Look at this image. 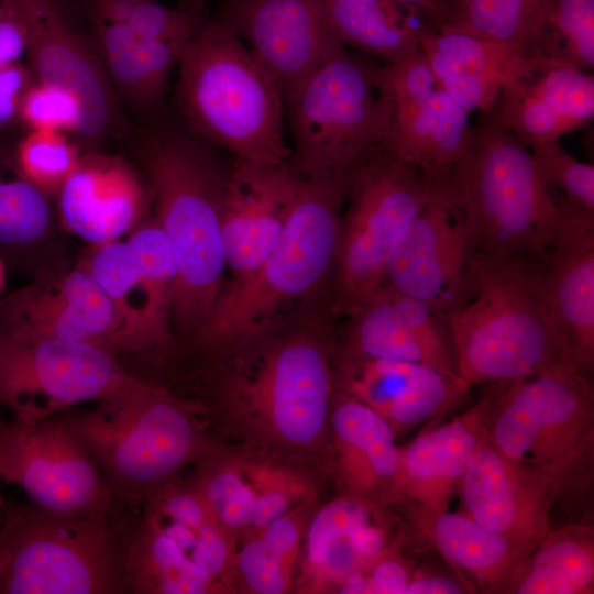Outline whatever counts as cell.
Segmentation results:
<instances>
[{"mask_svg":"<svg viewBox=\"0 0 594 594\" xmlns=\"http://www.w3.org/2000/svg\"><path fill=\"white\" fill-rule=\"evenodd\" d=\"M384 516L369 497L342 496L312 513L304 536L295 586L304 593L338 592L388 550Z\"/></svg>","mask_w":594,"mask_h":594,"instance_id":"obj_23","label":"cell"},{"mask_svg":"<svg viewBox=\"0 0 594 594\" xmlns=\"http://www.w3.org/2000/svg\"><path fill=\"white\" fill-rule=\"evenodd\" d=\"M0 331L22 339L91 342L114 351L120 320L110 297L85 266L50 287H30L9 298L0 311Z\"/></svg>","mask_w":594,"mask_h":594,"instance_id":"obj_24","label":"cell"},{"mask_svg":"<svg viewBox=\"0 0 594 594\" xmlns=\"http://www.w3.org/2000/svg\"><path fill=\"white\" fill-rule=\"evenodd\" d=\"M345 170L299 174V194L284 230L254 271L222 288L195 330L200 348L231 354L265 337L292 305L320 284L334 265Z\"/></svg>","mask_w":594,"mask_h":594,"instance_id":"obj_2","label":"cell"},{"mask_svg":"<svg viewBox=\"0 0 594 594\" xmlns=\"http://www.w3.org/2000/svg\"><path fill=\"white\" fill-rule=\"evenodd\" d=\"M411 518L448 561L492 591L504 592L536 548L488 529L466 514L413 506Z\"/></svg>","mask_w":594,"mask_h":594,"instance_id":"obj_34","label":"cell"},{"mask_svg":"<svg viewBox=\"0 0 594 594\" xmlns=\"http://www.w3.org/2000/svg\"><path fill=\"white\" fill-rule=\"evenodd\" d=\"M177 66L175 100L189 130L234 160L289 163L283 94L231 28L207 21Z\"/></svg>","mask_w":594,"mask_h":594,"instance_id":"obj_4","label":"cell"},{"mask_svg":"<svg viewBox=\"0 0 594 594\" xmlns=\"http://www.w3.org/2000/svg\"><path fill=\"white\" fill-rule=\"evenodd\" d=\"M0 477L46 510L112 520L134 515L117 503L90 452L57 415L0 422Z\"/></svg>","mask_w":594,"mask_h":594,"instance_id":"obj_13","label":"cell"},{"mask_svg":"<svg viewBox=\"0 0 594 594\" xmlns=\"http://www.w3.org/2000/svg\"><path fill=\"white\" fill-rule=\"evenodd\" d=\"M199 404L136 377L89 410L56 414L90 452L117 503L136 514L145 499L213 443Z\"/></svg>","mask_w":594,"mask_h":594,"instance_id":"obj_6","label":"cell"},{"mask_svg":"<svg viewBox=\"0 0 594 594\" xmlns=\"http://www.w3.org/2000/svg\"><path fill=\"white\" fill-rule=\"evenodd\" d=\"M437 82L469 113L488 114L502 90L540 65L552 62L497 41L429 29L419 41Z\"/></svg>","mask_w":594,"mask_h":594,"instance_id":"obj_30","label":"cell"},{"mask_svg":"<svg viewBox=\"0 0 594 594\" xmlns=\"http://www.w3.org/2000/svg\"><path fill=\"white\" fill-rule=\"evenodd\" d=\"M1 569H2V551H1V548H0V572H1Z\"/></svg>","mask_w":594,"mask_h":594,"instance_id":"obj_53","label":"cell"},{"mask_svg":"<svg viewBox=\"0 0 594 594\" xmlns=\"http://www.w3.org/2000/svg\"><path fill=\"white\" fill-rule=\"evenodd\" d=\"M51 208L47 195L25 179L0 168V249H21L37 243L47 232Z\"/></svg>","mask_w":594,"mask_h":594,"instance_id":"obj_39","label":"cell"},{"mask_svg":"<svg viewBox=\"0 0 594 594\" xmlns=\"http://www.w3.org/2000/svg\"><path fill=\"white\" fill-rule=\"evenodd\" d=\"M498 388L462 415L421 432L400 449L399 466L388 491L430 513L449 509L466 466L485 438Z\"/></svg>","mask_w":594,"mask_h":594,"instance_id":"obj_27","label":"cell"},{"mask_svg":"<svg viewBox=\"0 0 594 594\" xmlns=\"http://www.w3.org/2000/svg\"><path fill=\"white\" fill-rule=\"evenodd\" d=\"M312 501L241 539L234 556V576L251 593L283 594L296 582L298 560Z\"/></svg>","mask_w":594,"mask_h":594,"instance_id":"obj_38","label":"cell"},{"mask_svg":"<svg viewBox=\"0 0 594 594\" xmlns=\"http://www.w3.org/2000/svg\"><path fill=\"white\" fill-rule=\"evenodd\" d=\"M219 21L245 42L283 96L345 46L322 0H228Z\"/></svg>","mask_w":594,"mask_h":594,"instance_id":"obj_20","label":"cell"},{"mask_svg":"<svg viewBox=\"0 0 594 594\" xmlns=\"http://www.w3.org/2000/svg\"><path fill=\"white\" fill-rule=\"evenodd\" d=\"M383 72L393 108L383 148L444 183L472 145L469 112L439 86L420 48Z\"/></svg>","mask_w":594,"mask_h":594,"instance_id":"obj_16","label":"cell"},{"mask_svg":"<svg viewBox=\"0 0 594 594\" xmlns=\"http://www.w3.org/2000/svg\"><path fill=\"white\" fill-rule=\"evenodd\" d=\"M80 158L76 144L66 133L32 130L21 141L14 163L25 179L48 196L57 193Z\"/></svg>","mask_w":594,"mask_h":594,"instance_id":"obj_40","label":"cell"},{"mask_svg":"<svg viewBox=\"0 0 594 594\" xmlns=\"http://www.w3.org/2000/svg\"><path fill=\"white\" fill-rule=\"evenodd\" d=\"M235 548L193 481L177 475L135 515L125 556L129 594L229 593Z\"/></svg>","mask_w":594,"mask_h":594,"instance_id":"obj_11","label":"cell"},{"mask_svg":"<svg viewBox=\"0 0 594 594\" xmlns=\"http://www.w3.org/2000/svg\"><path fill=\"white\" fill-rule=\"evenodd\" d=\"M2 501H3V497L0 495V524H1V507H2Z\"/></svg>","mask_w":594,"mask_h":594,"instance_id":"obj_52","label":"cell"},{"mask_svg":"<svg viewBox=\"0 0 594 594\" xmlns=\"http://www.w3.org/2000/svg\"><path fill=\"white\" fill-rule=\"evenodd\" d=\"M37 81L62 88L79 103L77 136L99 140L119 127L114 89L100 56L75 23L65 0H16Z\"/></svg>","mask_w":594,"mask_h":594,"instance_id":"obj_17","label":"cell"},{"mask_svg":"<svg viewBox=\"0 0 594 594\" xmlns=\"http://www.w3.org/2000/svg\"><path fill=\"white\" fill-rule=\"evenodd\" d=\"M542 258L547 308L572 369L594 362V218L561 235Z\"/></svg>","mask_w":594,"mask_h":594,"instance_id":"obj_31","label":"cell"},{"mask_svg":"<svg viewBox=\"0 0 594 594\" xmlns=\"http://www.w3.org/2000/svg\"><path fill=\"white\" fill-rule=\"evenodd\" d=\"M594 583V534L590 526L549 529L520 564L505 593L583 594Z\"/></svg>","mask_w":594,"mask_h":594,"instance_id":"obj_37","label":"cell"},{"mask_svg":"<svg viewBox=\"0 0 594 594\" xmlns=\"http://www.w3.org/2000/svg\"><path fill=\"white\" fill-rule=\"evenodd\" d=\"M350 318L345 353L421 363L459 376L444 320L425 302L384 284Z\"/></svg>","mask_w":594,"mask_h":594,"instance_id":"obj_26","label":"cell"},{"mask_svg":"<svg viewBox=\"0 0 594 594\" xmlns=\"http://www.w3.org/2000/svg\"><path fill=\"white\" fill-rule=\"evenodd\" d=\"M473 253L486 257L544 256L593 213L557 198L530 148L492 114L475 127L466 156L443 183Z\"/></svg>","mask_w":594,"mask_h":594,"instance_id":"obj_1","label":"cell"},{"mask_svg":"<svg viewBox=\"0 0 594 594\" xmlns=\"http://www.w3.org/2000/svg\"><path fill=\"white\" fill-rule=\"evenodd\" d=\"M0 355L3 406L24 422L109 400L138 377L113 350L91 342L22 339L0 331Z\"/></svg>","mask_w":594,"mask_h":594,"instance_id":"obj_14","label":"cell"},{"mask_svg":"<svg viewBox=\"0 0 594 594\" xmlns=\"http://www.w3.org/2000/svg\"><path fill=\"white\" fill-rule=\"evenodd\" d=\"M462 586L455 581L438 575L413 578L405 594H459Z\"/></svg>","mask_w":594,"mask_h":594,"instance_id":"obj_47","label":"cell"},{"mask_svg":"<svg viewBox=\"0 0 594 594\" xmlns=\"http://www.w3.org/2000/svg\"><path fill=\"white\" fill-rule=\"evenodd\" d=\"M19 114L32 130L73 132L77 135L81 111L68 91L37 81L23 92Z\"/></svg>","mask_w":594,"mask_h":594,"instance_id":"obj_43","label":"cell"},{"mask_svg":"<svg viewBox=\"0 0 594 594\" xmlns=\"http://www.w3.org/2000/svg\"><path fill=\"white\" fill-rule=\"evenodd\" d=\"M215 147L178 129L152 133L141 146L156 221L177 257L173 317L194 331L220 295L227 267L221 209L231 166L221 163Z\"/></svg>","mask_w":594,"mask_h":594,"instance_id":"obj_3","label":"cell"},{"mask_svg":"<svg viewBox=\"0 0 594 594\" xmlns=\"http://www.w3.org/2000/svg\"><path fill=\"white\" fill-rule=\"evenodd\" d=\"M26 25L16 0L0 3V67L16 63L26 52Z\"/></svg>","mask_w":594,"mask_h":594,"instance_id":"obj_45","label":"cell"},{"mask_svg":"<svg viewBox=\"0 0 594 594\" xmlns=\"http://www.w3.org/2000/svg\"><path fill=\"white\" fill-rule=\"evenodd\" d=\"M195 463L194 485L237 540L314 499L308 477L279 458L224 452L213 443Z\"/></svg>","mask_w":594,"mask_h":594,"instance_id":"obj_18","label":"cell"},{"mask_svg":"<svg viewBox=\"0 0 594 594\" xmlns=\"http://www.w3.org/2000/svg\"><path fill=\"white\" fill-rule=\"evenodd\" d=\"M336 256V306L352 316L385 284L386 266L406 227L447 193L438 183L381 147L346 170Z\"/></svg>","mask_w":594,"mask_h":594,"instance_id":"obj_12","label":"cell"},{"mask_svg":"<svg viewBox=\"0 0 594 594\" xmlns=\"http://www.w3.org/2000/svg\"><path fill=\"white\" fill-rule=\"evenodd\" d=\"M397 2L422 13L427 20L435 13L440 0H396Z\"/></svg>","mask_w":594,"mask_h":594,"instance_id":"obj_48","label":"cell"},{"mask_svg":"<svg viewBox=\"0 0 594 594\" xmlns=\"http://www.w3.org/2000/svg\"><path fill=\"white\" fill-rule=\"evenodd\" d=\"M411 579L407 564L388 549L366 569L351 575L339 593L405 594Z\"/></svg>","mask_w":594,"mask_h":594,"instance_id":"obj_44","label":"cell"},{"mask_svg":"<svg viewBox=\"0 0 594 594\" xmlns=\"http://www.w3.org/2000/svg\"><path fill=\"white\" fill-rule=\"evenodd\" d=\"M490 114L528 147L559 140L593 121V74L544 63L505 87Z\"/></svg>","mask_w":594,"mask_h":594,"instance_id":"obj_28","label":"cell"},{"mask_svg":"<svg viewBox=\"0 0 594 594\" xmlns=\"http://www.w3.org/2000/svg\"><path fill=\"white\" fill-rule=\"evenodd\" d=\"M471 277L474 298L443 316L459 377L470 385L498 383L570 366L549 316L537 256L473 253Z\"/></svg>","mask_w":594,"mask_h":594,"instance_id":"obj_5","label":"cell"},{"mask_svg":"<svg viewBox=\"0 0 594 594\" xmlns=\"http://www.w3.org/2000/svg\"><path fill=\"white\" fill-rule=\"evenodd\" d=\"M87 267L117 310L116 353L163 354L169 344L178 265L158 222L139 224L127 241L96 246Z\"/></svg>","mask_w":594,"mask_h":594,"instance_id":"obj_15","label":"cell"},{"mask_svg":"<svg viewBox=\"0 0 594 594\" xmlns=\"http://www.w3.org/2000/svg\"><path fill=\"white\" fill-rule=\"evenodd\" d=\"M3 406V374H2V362L0 355V408ZM3 420L0 414V422Z\"/></svg>","mask_w":594,"mask_h":594,"instance_id":"obj_50","label":"cell"},{"mask_svg":"<svg viewBox=\"0 0 594 594\" xmlns=\"http://www.w3.org/2000/svg\"><path fill=\"white\" fill-rule=\"evenodd\" d=\"M338 382L342 393L377 413L400 433L440 416L470 384L432 366L344 353Z\"/></svg>","mask_w":594,"mask_h":594,"instance_id":"obj_25","label":"cell"},{"mask_svg":"<svg viewBox=\"0 0 594 594\" xmlns=\"http://www.w3.org/2000/svg\"><path fill=\"white\" fill-rule=\"evenodd\" d=\"M148 191V184L122 158L87 155L56 194L64 227L98 246L136 227Z\"/></svg>","mask_w":594,"mask_h":594,"instance_id":"obj_29","label":"cell"},{"mask_svg":"<svg viewBox=\"0 0 594 594\" xmlns=\"http://www.w3.org/2000/svg\"><path fill=\"white\" fill-rule=\"evenodd\" d=\"M329 427L337 464L351 494L369 497L391 490L398 472L396 433L373 409L340 393L332 402Z\"/></svg>","mask_w":594,"mask_h":594,"instance_id":"obj_32","label":"cell"},{"mask_svg":"<svg viewBox=\"0 0 594 594\" xmlns=\"http://www.w3.org/2000/svg\"><path fill=\"white\" fill-rule=\"evenodd\" d=\"M472 256L461 215L447 190L399 237L387 262L385 284L443 318L472 297Z\"/></svg>","mask_w":594,"mask_h":594,"instance_id":"obj_19","label":"cell"},{"mask_svg":"<svg viewBox=\"0 0 594 594\" xmlns=\"http://www.w3.org/2000/svg\"><path fill=\"white\" fill-rule=\"evenodd\" d=\"M530 153L542 178L565 198L594 215V166L575 160L559 140L531 145Z\"/></svg>","mask_w":594,"mask_h":594,"instance_id":"obj_42","label":"cell"},{"mask_svg":"<svg viewBox=\"0 0 594 594\" xmlns=\"http://www.w3.org/2000/svg\"><path fill=\"white\" fill-rule=\"evenodd\" d=\"M184 3L201 6V0H185Z\"/></svg>","mask_w":594,"mask_h":594,"instance_id":"obj_51","label":"cell"},{"mask_svg":"<svg viewBox=\"0 0 594 594\" xmlns=\"http://www.w3.org/2000/svg\"><path fill=\"white\" fill-rule=\"evenodd\" d=\"M289 164L302 176L345 170L385 145L392 100L383 65L344 46L287 90Z\"/></svg>","mask_w":594,"mask_h":594,"instance_id":"obj_9","label":"cell"},{"mask_svg":"<svg viewBox=\"0 0 594 594\" xmlns=\"http://www.w3.org/2000/svg\"><path fill=\"white\" fill-rule=\"evenodd\" d=\"M89 21L114 92L135 110L158 111L186 41L145 38L127 24Z\"/></svg>","mask_w":594,"mask_h":594,"instance_id":"obj_33","label":"cell"},{"mask_svg":"<svg viewBox=\"0 0 594 594\" xmlns=\"http://www.w3.org/2000/svg\"><path fill=\"white\" fill-rule=\"evenodd\" d=\"M232 353L218 385L226 416L280 449H315L328 431L333 402L323 342L310 332H271Z\"/></svg>","mask_w":594,"mask_h":594,"instance_id":"obj_7","label":"cell"},{"mask_svg":"<svg viewBox=\"0 0 594 594\" xmlns=\"http://www.w3.org/2000/svg\"><path fill=\"white\" fill-rule=\"evenodd\" d=\"M328 22L346 47L395 63L419 50L427 18L396 0H322Z\"/></svg>","mask_w":594,"mask_h":594,"instance_id":"obj_36","label":"cell"},{"mask_svg":"<svg viewBox=\"0 0 594 594\" xmlns=\"http://www.w3.org/2000/svg\"><path fill=\"white\" fill-rule=\"evenodd\" d=\"M501 385L488 420V442L506 458L543 474L556 498L588 488L594 406L585 375L558 364Z\"/></svg>","mask_w":594,"mask_h":594,"instance_id":"obj_10","label":"cell"},{"mask_svg":"<svg viewBox=\"0 0 594 594\" xmlns=\"http://www.w3.org/2000/svg\"><path fill=\"white\" fill-rule=\"evenodd\" d=\"M134 519H92L3 498L0 594H129Z\"/></svg>","mask_w":594,"mask_h":594,"instance_id":"obj_8","label":"cell"},{"mask_svg":"<svg viewBox=\"0 0 594 594\" xmlns=\"http://www.w3.org/2000/svg\"><path fill=\"white\" fill-rule=\"evenodd\" d=\"M551 0H440L428 21L430 31L504 42L532 56H550ZM554 62V61H552Z\"/></svg>","mask_w":594,"mask_h":594,"instance_id":"obj_35","label":"cell"},{"mask_svg":"<svg viewBox=\"0 0 594 594\" xmlns=\"http://www.w3.org/2000/svg\"><path fill=\"white\" fill-rule=\"evenodd\" d=\"M459 491L466 515L516 541L537 546L550 529L556 499L550 481L503 455L486 436L473 453Z\"/></svg>","mask_w":594,"mask_h":594,"instance_id":"obj_22","label":"cell"},{"mask_svg":"<svg viewBox=\"0 0 594 594\" xmlns=\"http://www.w3.org/2000/svg\"><path fill=\"white\" fill-rule=\"evenodd\" d=\"M551 59L582 70L594 67V0H551Z\"/></svg>","mask_w":594,"mask_h":594,"instance_id":"obj_41","label":"cell"},{"mask_svg":"<svg viewBox=\"0 0 594 594\" xmlns=\"http://www.w3.org/2000/svg\"><path fill=\"white\" fill-rule=\"evenodd\" d=\"M29 86V73L18 62L0 67V127L19 113L21 97Z\"/></svg>","mask_w":594,"mask_h":594,"instance_id":"obj_46","label":"cell"},{"mask_svg":"<svg viewBox=\"0 0 594 594\" xmlns=\"http://www.w3.org/2000/svg\"><path fill=\"white\" fill-rule=\"evenodd\" d=\"M6 279H7L6 263H4V260L2 258V255L0 254V296L4 289Z\"/></svg>","mask_w":594,"mask_h":594,"instance_id":"obj_49","label":"cell"},{"mask_svg":"<svg viewBox=\"0 0 594 594\" xmlns=\"http://www.w3.org/2000/svg\"><path fill=\"white\" fill-rule=\"evenodd\" d=\"M300 180L289 163L234 160L221 209L231 280L254 271L275 245L297 200Z\"/></svg>","mask_w":594,"mask_h":594,"instance_id":"obj_21","label":"cell"}]
</instances>
